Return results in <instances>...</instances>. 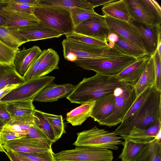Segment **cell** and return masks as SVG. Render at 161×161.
I'll use <instances>...</instances> for the list:
<instances>
[{"mask_svg": "<svg viewBox=\"0 0 161 161\" xmlns=\"http://www.w3.org/2000/svg\"><path fill=\"white\" fill-rule=\"evenodd\" d=\"M124 82L120 81L116 76L96 73L94 76L84 78L66 97L70 103L82 104L96 101L114 93L117 88Z\"/></svg>", "mask_w": 161, "mask_h": 161, "instance_id": "1", "label": "cell"}, {"mask_svg": "<svg viewBox=\"0 0 161 161\" xmlns=\"http://www.w3.org/2000/svg\"><path fill=\"white\" fill-rule=\"evenodd\" d=\"M161 92L153 87L140 108L122 121L114 131L123 138L133 128L146 129L161 121Z\"/></svg>", "mask_w": 161, "mask_h": 161, "instance_id": "2", "label": "cell"}, {"mask_svg": "<svg viewBox=\"0 0 161 161\" xmlns=\"http://www.w3.org/2000/svg\"><path fill=\"white\" fill-rule=\"evenodd\" d=\"M62 44L64 58L71 62L78 58H114L127 56L115 44L112 48L108 46L101 47L67 38L64 39Z\"/></svg>", "mask_w": 161, "mask_h": 161, "instance_id": "3", "label": "cell"}, {"mask_svg": "<svg viewBox=\"0 0 161 161\" xmlns=\"http://www.w3.org/2000/svg\"><path fill=\"white\" fill-rule=\"evenodd\" d=\"M69 8L56 6L36 4L33 14L45 26L64 35L75 31Z\"/></svg>", "mask_w": 161, "mask_h": 161, "instance_id": "4", "label": "cell"}, {"mask_svg": "<svg viewBox=\"0 0 161 161\" xmlns=\"http://www.w3.org/2000/svg\"><path fill=\"white\" fill-rule=\"evenodd\" d=\"M138 59L125 56L114 58H78L74 62L77 66L84 69L93 70L103 75L116 76Z\"/></svg>", "mask_w": 161, "mask_h": 161, "instance_id": "5", "label": "cell"}, {"mask_svg": "<svg viewBox=\"0 0 161 161\" xmlns=\"http://www.w3.org/2000/svg\"><path fill=\"white\" fill-rule=\"evenodd\" d=\"M77 136L73 145L76 146H86L104 148L117 150L118 145L124 144L121 139L114 131L109 132L100 129L96 126L92 129L77 133Z\"/></svg>", "mask_w": 161, "mask_h": 161, "instance_id": "6", "label": "cell"}, {"mask_svg": "<svg viewBox=\"0 0 161 161\" xmlns=\"http://www.w3.org/2000/svg\"><path fill=\"white\" fill-rule=\"evenodd\" d=\"M115 105L112 114L101 124L111 127L120 123L136 98L135 87L124 82L114 92Z\"/></svg>", "mask_w": 161, "mask_h": 161, "instance_id": "7", "label": "cell"}, {"mask_svg": "<svg viewBox=\"0 0 161 161\" xmlns=\"http://www.w3.org/2000/svg\"><path fill=\"white\" fill-rule=\"evenodd\" d=\"M135 21L149 28L160 26L161 8L155 0H126Z\"/></svg>", "mask_w": 161, "mask_h": 161, "instance_id": "8", "label": "cell"}, {"mask_svg": "<svg viewBox=\"0 0 161 161\" xmlns=\"http://www.w3.org/2000/svg\"><path fill=\"white\" fill-rule=\"evenodd\" d=\"M55 78V77L47 75L25 80L6 94L0 101L9 103L33 100L37 94L47 86L52 83Z\"/></svg>", "mask_w": 161, "mask_h": 161, "instance_id": "9", "label": "cell"}, {"mask_svg": "<svg viewBox=\"0 0 161 161\" xmlns=\"http://www.w3.org/2000/svg\"><path fill=\"white\" fill-rule=\"evenodd\" d=\"M56 161H112V152L108 149L76 146L74 149L63 150L53 154Z\"/></svg>", "mask_w": 161, "mask_h": 161, "instance_id": "10", "label": "cell"}, {"mask_svg": "<svg viewBox=\"0 0 161 161\" xmlns=\"http://www.w3.org/2000/svg\"><path fill=\"white\" fill-rule=\"evenodd\" d=\"M75 31L99 40L107 42L108 34L111 32L104 15H100L86 20L75 27Z\"/></svg>", "mask_w": 161, "mask_h": 161, "instance_id": "11", "label": "cell"}, {"mask_svg": "<svg viewBox=\"0 0 161 161\" xmlns=\"http://www.w3.org/2000/svg\"><path fill=\"white\" fill-rule=\"evenodd\" d=\"M105 16L110 32L116 33L147 53L133 23H128Z\"/></svg>", "mask_w": 161, "mask_h": 161, "instance_id": "12", "label": "cell"}, {"mask_svg": "<svg viewBox=\"0 0 161 161\" xmlns=\"http://www.w3.org/2000/svg\"><path fill=\"white\" fill-rule=\"evenodd\" d=\"M5 27L26 40L27 42L58 38L64 35L45 26L40 22L37 24L22 27Z\"/></svg>", "mask_w": 161, "mask_h": 161, "instance_id": "13", "label": "cell"}, {"mask_svg": "<svg viewBox=\"0 0 161 161\" xmlns=\"http://www.w3.org/2000/svg\"><path fill=\"white\" fill-rule=\"evenodd\" d=\"M75 86L70 83L58 84L53 82L43 89L33 99L39 102H52L67 97L73 90Z\"/></svg>", "mask_w": 161, "mask_h": 161, "instance_id": "14", "label": "cell"}, {"mask_svg": "<svg viewBox=\"0 0 161 161\" xmlns=\"http://www.w3.org/2000/svg\"><path fill=\"white\" fill-rule=\"evenodd\" d=\"M0 14L7 21L3 26L19 27L35 25L40 23L33 14L13 10L5 6L2 7Z\"/></svg>", "mask_w": 161, "mask_h": 161, "instance_id": "15", "label": "cell"}, {"mask_svg": "<svg viewBox=\"0 0 161 161\" xmlns=\"http://www.w3.org/2000/svg\"><path fill=\"white\" fill-rule=\"evenodd\" d=\"M40 47L35 46L27 49H19L16 51L13 62L17 72L23 77L33 61L42 53Z\"/></svg>", "mask_w": 161, "mask_h": 161, "instance_id": "16", "label": "cell"}, {"mask_svg": "<svg viewBox=\"0 0 161 161\" xmlns=\"http://www.w3.org/2000/svg\"><path fill=\"white\" fill-rule=\"evenodd\" d=\"M104 15L119 20L133 23L135 21L126 0H115L102 8Z\"/></svg>", "mask_w": 161, "mask_h": 161, "instance_id": "17", "label": "cell"}, {"mask_svg": "<svg viewBox=\"0 0 161 161\" xmlns=\"http://www.w3.org/2000/svg\"><path fill=\"white\" fill-rule=\"evenodd\" d=\"M33 101V100H29L7 103V109L11 119L34 122L35 108Z\"/></svg>", "mask_w": 161, "mask_h": 161, "instance_id": "18", "label": "cell"}, {"mask_svg": "<svg viewBox=\"0 0 161 161\" xmlns=\"http://www.w3.org/2000/svg\"><path fill=\"white\" fill-rule=\"evenodd\" d=\"M150 56L148 55L139 58L136 62L123 70L116 77L120 81L135 87L145 69Z\"/></svg>", "mask_w": 161, "mask_h": 161, "instance_id": "19", "label": "cell"}, {"mask_svg": "<svg viewBox=\"0 0 161 161\" xmlns=\"http://www.w3.org/2000/svg\"><path fill=\"white\" fill-rule=\"evenodd\" d=\"M115 105L114 93L95 101L90 117L100 125L112 113Z\"/></svg>", "mask_w": 161, "mask_h": 161, "instance_id": "20", "label": "cell"}, {"mask_svg": "<svg viewBox=\"0 0 161 161\" xmlns=\"http://www.w3.org/2000/svg\"><path fill=\"white\" fill-rule=\"evenodd\" d=\"M6 151L24 153H43L52 149L46 146L37 144L23 137L8 141L3 146Z\"/></svg>", "mask_w": 161, "mask_h": 161, "instance_id": "21", "label": "cell"}, {"mask_svg": "<svg viewBox=\"0 0 161 161\" xmlns=\"http://www.w3.org/2000/svg\"><path fill=\"white\" fill-rule=\"evenodd\" d=\"M161 121L145 129L133 128L127 135L122 138L126 139L136 143L146 144L149 142L161 132Z\"/></svg>", "mask_w": 161, "mask_h": 161, "instance_id": "22", "label": "cell"}, {"mask_svg": "<svg viewBox=\"0 0 161 161\" xmlns=\"http://www.w3.org/2000/svg\"><path fill=\"white\" fill-rule=\"evenodd\" d=\"M135 25L148 55L153 54L157 48L158 34L161 31V26L149 28L141 23Z\"/></svg>", "mask_w": 161, "mask_h": 161, "instance_id": "23", "label": "cell"}, {"mask_svg": "<svg viewBox=\"0 0 161 161\" xmlns=\"http://www.w3.org/2000/svg\"><path fill=\"white\" fill-rule=\"evenodd\" d=\"M150 58L145 69L134 87L136 98L146 89L154 86L156 76L153 56Z\"/></svg>", "mask_w": 161, "mask_h": 161, "instance_id": "24", "label": "cell"}, {"mask_svg": "<svg viewBox=\"0 0 161 161\" xmlns=\"http://www.w3.org/2000/svg\"><path fill=\"white\" fill-rule=\"evenodd\" d=\"M59 60L58 55L52 48L47 49V52L35 73L32 78L40 77L59 68L58 64Z\"/></svg>", "mask_w": 161, "mask_h": 161, "instance_id": "25", "label": "cell"}, {"mask_svg": "<svg viewBox=\"0 0 161 161\" xmlns=\"http://www.w3.org/2000/svg\"><path fill=\"white\" fill-rule=\"evenodd\" d=\"M95 101L85 103L66 114V120L73 126L82 124L90 117Z\"/></svg>", "mask_w": 161, "mask_h": 161, "instance_id": "26", "label": "cell"}, {"mask_svg": "<svg viewBox=\"0 0 161 161\" xmlns=\"http://www.w3.org/2000/svg\"><path fill=\"white\" fill-rule=\"evenodd\" d=\"M133 161H161V140L155 138L146 143L142 151Z\"/></svg>", "mask_w": 161, "mask_h": 161, "instance_id": "27", "label": "cell"}, {"mask_svg": "<svg viewBox=\"0 0 161 161\" xmlns=\"http://www.w3.org/2000/svg\"><path fill=\"white\" fill-rule=\"evenodd\" d=\"M25 81L13 65L0 64V88L8 85L20 84Z\"/></svg>", "mask_w": 161, "mask_h": 161, "instance_id": "28", "label": "cell"}, {"mask_svg": "<svg viewBox=\"0 0 161 161\" xmlns=\"http://www.w3.org/2000/svg\"><path fill=\"white\" fill-rule=\"evenodd\" d=\"M37 4L46 6H56L69 8L77 7L94 10L95 8L86 0H39Z\"/></svg>", "mask_w": 161, "mask_h": 161, "instance_id": "29", "label": "cell"}, {"mask_svg": "<svg viewBox=\"0 0 161 161\" xmlns=\"http://www.w3.org/2000/svg\"><path fill=\"white\" fill-rule=\"evenodd\" d=\"M124 147L119 158L122 161H133L139 155L145 144L136 143L124 139Z\"/></svg>", "mask_w": 161, "mask_h": 161, "instance_id": "30", "label": "cell"}, {"mask_svg": "<svg viewBox=\"0 0 161 161\" xmlns=\"http://www.w3.org/2000/svg\"><path fill=\"white\" fill-rule=\"evenodd\" d=\"M33 119L35 124L53 143L57 141L54 132L43 112L35 109Z\"/></svg>", "mask_w": 161, "mask_h": 161, "instance_id": "31", "label": "cell"}, {"mask_svg": "<svg viewBox=\"0 0 161 161\" xmlns=\"http://www.w3.org/2000/svg\"><path fill=\"white\" fill-rule=\"evenodd\" d=\"M0 40L14 48H18L23 44L28 42L23 38L3 26H0Z\"/></svg>", "mask_w": 161, "mask_h": 161, "instance_id": "32", "label": "cell"}, {"mask_svg": "<svg viewBox=\"0 0 161 161\" xmlns=\"http://www.w3.org/2000/svg\"><path fill=\"white\" fill-rule=\"evenodd\" d=\"M115 44L127 56L138 59L148 55L140 48L119 36Z\"/></svg>", "mask_w": 161, "mask_h": 161, "instance_id": "33", "label": "cell"}, {"mask_svg": "<svg viewBox=\"0 0 161 161\" xmlns=\"http://www.w3.org/2000/svg\"><path fill=\"white\" fill-rule=\"evenodd\" d=\"M69 11L75 27L86 20L100 15L96 13L94 9L73 7L69 8Z\"/></svg>", "mask_w": 161, "mask_h": 161, "instance_id": "34", "label": "cell"}, {"mask_svg": "<svg viewBox=\"0 0 161 161\" xmlns=\"http://www.w3.org/2000/svg\"><path fill=\"white\" fill-rule=\"evenodd\" d=\"M43 114L49 122L54 132L57 140H58L63 134L66 133L62 116L44 112Z\"/></svg>", "mask_w": 161, "mask_h": 161, "instance_id": "35", "label": "cell"}, {"mask_svg": "<svg viewBox=\"0 0 161 161\" xmlns=\"http://www.w3.org/2000/svg\"><path fill=\"white\" fill-rule=\"evenodd\" d=\"M64 35L66 38L90 45L101 47H108L107 42L103 41L94 38L78 34L75 31Z\"/></svg>", "mask_w": 161, "mask_h": 161, "instance_id": "36", "label": "cell"}, {"mask_svg": "<svg viewBox=\"0 0 161 161\" xmlns=\"http://www.w3.org/2000/svg\"><path fill=\"white\" fill-rule=\"evenodd\" d=\"M19 48H14L0 40V64L13 65L16 53Z\"/></svg>", "mask_w": 161, "mask_h": 161, "instance_id": "37", "label": "cell"}, {"mask_svg": "<svg viewBox=\"0 0 161 161\" xmlns=\"http://www.w3.org/2000/svg\"><path fill=\"white\" fill-rule=\"evenodd\" d=\"M34 122H25L11 119L4 127L15 132L26 135Z\"/></svg>", "mask_w": 161, "mask_h": 161, "instance_id": "38", "label": "cell"}, {"mask_svg": "<svg viewBox=\"0 0 161 161\" xmlns=\"http://www.w3.org/2000/svg\"><path fill=\"white\" fill-rule=\"evenodd\" d=\"M13 152L19 156L33 161H56L54 158V153L52 149L43 153H27L18 152Z\"/></svg>", "mask_w": 161, "mask_h": 161, "instance_id": "39", "label": "cell"}, {"mask_svg": "<svg viewBox=\"0 0 161 161\" xmlns=\"http://www.w3.org/2000/svg\"><path fill=\"white\" fill-rule=\"evenodd\" d=\"M152 87L146 89L136 98L125 116L123 121L133 115L140 108L145 101Z\"/></svg>", "mask_w": 161, "mask_h": 161, "instance_id": "40", "label": "cell"}, {"mask_svg": "<svg viewBox=\"0 0 161 161\" xmlns=\"http://www.w3.org/2000/svg\"><path fill=\"white\" fill-rule=\"evenodd\" d=\"M152 55L154 61V69L156 76L155 89L161 92V57L160 56L156 49Z\"/></svg>", "mask_w": 161, "mask_h": 161, "instance_id": "41", "label": "cell"}, {"mask_svg": "<svg viewBox=\"0 0 161 161\" xmlns=\"http://www.w3.org/2000/svg\"><path fill=\"white\" fill-rule=\"evenodd\" d=\"M26 136L15 132L3 127L0 133V145L2 147L9 141L19 139Z\"/></svg>", "mask_w": 161, "mask_h": 161, "instance_id": "42", "label": "cell"}, {"mask_svg": "<svg viewBox=\"0 0 161 161\" xmlns=\"http://www.w3.org/2000/svg\"><path fill=\"white\" fill-rule=\"evenodd\" d=\"M47 52V49L43 50L42 51L41 55L32 63L23 77L25 80L32 78L39 64L45 56Z\"/></svg>", "mask_w": 161, "mask_h": 161, "instance_id": "43", "label": "cell"}, {"mask_svg": "<svg viewBox=\"0 0 161 161\" xmlns=\"http://www.w3.org/2000/svg\"><path fill=\"white\" fill-rule=\"evenodd\" d=\"M4 5L8 8L13 10L29 14H33V9L35 5L15 3H9Z\"/></svg>", "mask_w": 161, "mask_h": 161, "instance_id": "44", "label": "cell"}, {"mask_svg": "<svg viewBox=\"0 0 161 161\" xmlns=\"http://www.w3.org/2000/svg\"><path fill=\"white\" fill-rule=\"evenodd\" d=\"M26 136L53 143L43 133L35 124L30 127L29 132Z\"/></svg>", "mask_w": 161, "mask_h": 161, "instance_id": "45", "label": "cell"}, {"mask_svg": "<svg viewBox=\"0 0 161 161\" xmlns=\"http://www.w3.org/2000/svg\"><path fill=\"white\" fill-rule=\"evenodd\" d=\"M0 119L7 123L11 118L7 109V103L0 101Z\"/></svg>", "mask_w": 161, "mask_h": 161, "instance_id": "46", "label": "cell"}, {"mask_svg": "<svg viewBox=\"0 0 161 161\" xmlns=\"http://www.w3.org/2000/svg\"><path fill=\"white\" fill-rule=\"evenodd\" d=\"M39 0H1L0 4L4 5L9 3L28 4L32 5L37 4Z\"/></svg>", "mask_w": 161, "mask_h": 161, "instance_id": "47", "label": "cell"}, {"mask_svg": "<svg viewBox=\"0 0 161 161\" xmlns=\"http://www.w3.org/2000/svg\"><path fill=\"white\" fill-rule=\"evenodd\" d=\"M19 85H8L3 88H0V100L6 94L12 89L17 87Z\"/></svg>", "mask_w": 161, "mask_h": 161, "instance_id": "48", "label": "cell"}, {"mask_svg": "<svg viewBox=\"0 0 161 161\" xmlns=\"http://www.w3.org/2000/svg\"><path fill=\"white\" fill-rule=\"evenodd\" d=\"M95 8L102 5H104L109 3L113 2L115 0H86Z\"/></svg>", "mask_w": 161, "mask_h": 161, "instance_id": "49", "label": "cell"}, {"mask_svg": "<svg viewBox=\"0 0 161 161\" xmlns=\"http://www.w3.org/2000/svg\"><path fill=\"white\" fill-rule=\"evenodd\" d=\"M10 161H24L14 152L10 151H6L5 153Z\"/></svg>", "mask_w": 161, "mask_h": 161, "instance_id": "50", "label": "cell"}, {"mask_svg": "<svg viewBox=\"0 0 161 161\" xmlns=\"http://www.w3.org/2000/svg\"><path fill=\"white\" fill-rule=\"evenodd\" d=\"M119 36L116 33L111 32L108 35L107 38L108 42L115 43L118 40Z\"/></svg>", "mask_w": 161, "mask_h": 161, "instance_id": "51", "label": "cell"}, {"mask_svg": "<svg viewBox=\"0 0 161 161\" xmlns=\"http://www.w3.org/2000/svg\"><path fill=\"white\" fill-rule=\"evenodd\" d=\"M161 31H159L158 34L157 36V43L156 49L157 50L158 53L160 56L161 57Z\"/></svg>", "mask_w": 161, "mask_h": 161, "instance_id": "52", "label": "cell"}, {"mask_svg": "<svg viewBox=\"0 0 161 161\" xmlns=\"http://www.w3.org/2000/svg\"><path fill=\"white\" fill-rule=\"evenodd\" d=\"M3 5L0 4V10ZM7 22V21L0 14V26H4Z\"/></svg>", "mask_w": 161, "mask_h": 161, "instance_id": "53", "label": "cell"}, {"mask_svg": "<svg viewBox=\"0 0 161 161\" xmlns=\"http://www.w3.org/2000/svg\"><path fill=\"white\" fill-rule=\"evenodd\" d=\"M7 123L0 119V130H2L3 127Z\"/></svg>", "mask_w": 161, "mask_h": 161, "instance_id": "54", "label": "cell"}, {"mask_svg": "<svg viewBox=\"0 0 161 161\" xmlns=\"http://www.w3.org/2000/svg\"><path fill=\"white\" fill-rule=\"evenodd\" d=\"M21 159H22L24 161H33L31 160H30L27 158H24L22 157H20L19 156H18Z\"/></svg>", "mask_w": 161, "mask_h": 161, "instance_id": "55", "label": "cell"}, {"mask_svg": "<svg viewBox=\"0 0 161 161\" xmlns=\"http://www.w3.org/2000/svg\"><path fill=\"white\" fill-rule=\"evenodd\" d=\"M1 130H0V133L1 131ZM6 152V151L5 150V149L3 148V147L1 146L0 145V152H3L5 153Z\"/></svg>", "mask_w": 161, "mask_h": 161, "instance_id": "56", "label": "cell"}]
</instances>
